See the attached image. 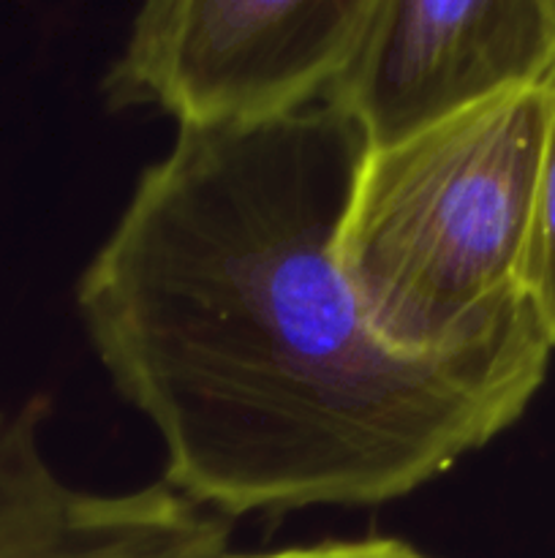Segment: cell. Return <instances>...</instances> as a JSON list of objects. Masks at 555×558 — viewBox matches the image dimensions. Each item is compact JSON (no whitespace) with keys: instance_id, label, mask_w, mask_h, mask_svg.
Listing matches in <instances>:
<instances>
[{"instance_id":"obj_1","label":"cell","mask_w":555,"mask_h":558,"mask_svg":"<svg viewBox=\"0 0 555 558\" xmlns=\"http://www.w3.org/2000/svg\"><path fill=\"white\" fill-rule=\"evenodd\" d=\"M365 153L324 101L177 129L76 281L98 363L161 441L163 483L226 521L406 499L544 385L539 322L455 357L375 336L337 259Z\"/></svg>"},{"instance_id":"obj_2","label":"cell","mask_w":555,"mask_h":558,"mask_svg":"<svg viewBox=\"0 0 555 558\" xmlns=\"http://www.w3.org/2000/svg\"><path fill=\"white\" fill-rule=\"evenodd\" d=\"M542 129L528 85L365 153L337 259L386 347L455 357L536 325L522 270Z\"/></svg>"},{"instance_id":"obj_3","label":"cell","mask_w":555,"mask_h":558,"mask_svg":"<svg viewBox=\"0 0 555 558\" xmlns=\"http://www.w3.org/2000/svg\"><path fill=\"white\" fill-rule=\"evenodd\" d=\"M370 9L373 0H152L131 20L101 93L112 109H161L177 129L272 123L324 101Z\"/></svg>"},{"instance_id":"obj_4","label":"cell","mask_w":555,"mask_h":558,"mask_svg":"<svg viewBox=\"0 0 555 558\" xmlns=\"http://www.w3.org/2000/svg\"><path fill=\"white\" fill-rule=\"evenodd\" d=\"M553 47L555 0H373L324 104L381 150L536 85Z\"/></svg>"},{"instance_id":"obj_5","label":"cell","mask_w":555,"mask_h":558,"mask_svg":"<svg viewBox=\"0 0 555 558\" xmlns=\"http://www.w3.org/2000/svg\"><path fill=\"white\" fill-rule=\"evenodd\" d=\"M44 396L0 409V558H223L232 521L166 483L92 494L44 452Z\"/></svg>"},{"instance_id":"obj_6","label":"cell","mask_w":555,"mask_h":558,"mask_svg":"<svg viewBox=\"0 0 555 558\" xmlns=\"http://www.w3.org/2000/svg\"><path fill=\"white\" fill-rule=\"evenodd\" d=\"M536 85L544 101V129L522 283L555 347V47Z\"/></svg>"},{"instance_id":"obj_7","label":"cell","mask_w":555,"mask_h":558,"mask_svg":"<svg viewBox=\"0 0 555 558\" xmlns=\"http://www.w3.org/2000/svg\"><path fill=\"white\" fill-rule=\"evenodd\" d=\"M223 558H430L414 545L392 537H365V539H330V543L297 545V548L270 550V554H248Z\"/></svg>"}]
</instances>
